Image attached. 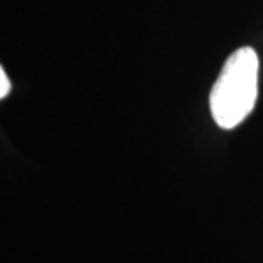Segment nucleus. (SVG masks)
<instances>
[{
    "label": "nucleus",
    "instance_id": "obj_1",
    "mask_svg": "<svg viewBox=\"0 0 263 263\" xmlns=\"http://www.w3.org/2000/svg\"><path fill=\"white\" fill-rule=\"evenodd\" d=\"M258 94V57L239 48L226 60L212 91L210 113L220 128H234L248 117Z\"/></svg>",
    "mask_w": 263,
    "mask_h": 263
},
{
    "label": "nucleus",
    "instance_id": "obj_2",
    "mask_svg": "<svg viewBox=\"0 0 263 263\" xmlns=\"http://www.w3.org/2000/svg\"><path fill=\"white\" fill-rule=\"evenodd\" d=\"M0 84H2V89H0V98H5L10 91V82L7 76H5L4 70H0Z\"/></svg>",
    "mask_w": 263,
    "mask_h": 263
}]
</instances>
